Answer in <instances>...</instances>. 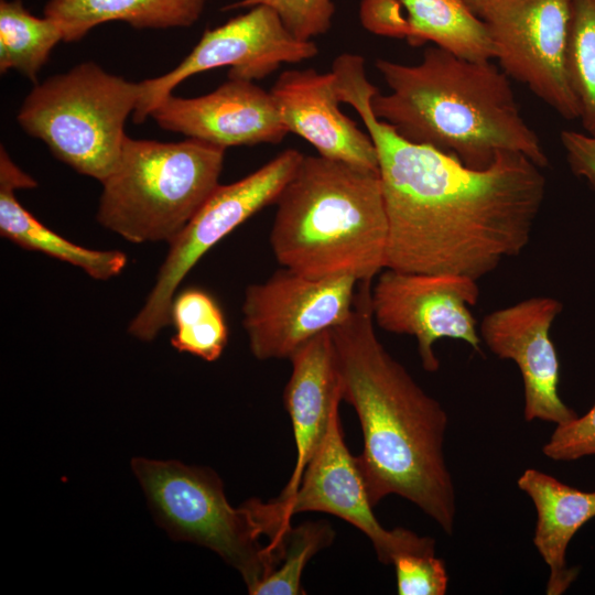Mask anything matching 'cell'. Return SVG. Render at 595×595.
<instances>
[{"instance_id": "6da1fadb", "label": "cell", "mask_w": 595, "mask_h": 595, "mask_svg": "<svg viewBox=\"0 0 595 595\" xmlns=\"http://www.w3.org/2000/svg\"><path fill=\"white\" fill-rule=\"evenodd\" d=\"M332 72L339 101L356 110L377 150L388 218L386 268L478 281L523 251L544 202L542 167L521 153L499 152L486 169H472L410 142L374 116L370 101L379 90L363 56L342 54Z\"/></svg>"}, {"instance_id": "7a4b0ae2", "label": "cell", "mask_w": 595, "mask_h": 595, "mask_svg": "<svg viewBox=\"0 0 595 595\" xmlns=\"http://www.w3.org/2000/svg\"><path fill=\"white\" fill-rule=\"evenodd\" d=\"M370 290L371 281L359 282L351 314L331 329L343 400L363 430L356 462L372 506L398 495L451 536L456 493L444 455L448 416L379 340Z\"/></svg>"}, {"instance_id": "3957f363", "label": "cell", "mask_w": 595, "mask_h": 595, "mask_svg": "<svg viewBox=\"0 0 595 595\" xmlns=\"http://www.w3.org/2000/svg\"><path fill=\"white\" fill-rule=\"evenodd\" d=\"M389 87L371 98L374 116L403 139L486 169L499 152L521 153L540 167L548 158L520 113L509 77L490 60H468L428 47L414 65L378 58Z\"/></svg>"}, {"instance_id": "277c9868", "label": "cell", "mask_w": 595, "mask_h": 595, "mask_svg": "<svg viewBox=\"0 0 595 595\" xmlns=\"http://www.w3.org/2000/svg\"><path fill=\"white\" fill-rule=\"evenodd\" d=\"M275 205L270 246L281 267L359 282L386 268L388 218L379 172L303 155Z\"/></svg>"}, {"instance_id": "5b68a950", "label": "cell", "mask_w": 595, "mask_h": 595, "mask_svg": "<svg viewBox=\"0 0 595 595\" xmlns=\"http://www.w3.org/2000/svg\"><path fill=\"white\" fill-rule=\"evenodd\" d=\"M225 150L194 138L159 142L127 136L101 182L97 220L134 244H170L219 185Z\"/></svg>"}, {"instance_id": "8992f818", "label": "cell", "mask_w": 595, "mask_h": 595, "mask_svg": "<svg viewBox=\"0 0 595 595\" xmlns=\"http://www.w3.org/2000/svg\"><path fill=\"white\" fill-rule=\"evenodd\" d=\"M140 95V83L87 62L36 84L17 119L58 160L101 183L119 160L125 122Z\"/></svg>"}, {"instance_id": "52a82bcc", "label": "cell", "mask_w": 595, "mask_h": 595, "mask_svg": "<svg viewBox=\"0 0 595 595\" xmlns=\"http://www.w3.org/2000/svg\"><path fill=\"white\" fill-rule=\"evenodd\" d=\"M131 468L149 506L171 538L216 552L242 576L250 593L279 564L248 509L234 508L218 475L177 461L136 457Z\"/></svg>"}, {"instance_id": "ba28073f", "label": "cell", "mask_w": 595, "mask_h": 595, "mask_svg": "<svg viewBox=\"0 0 595 595\" xmlns=\"http://www.w3.org/2000/svg\"><path fill=\"white\" fill-rule=\"evenodd\" d=\"M242 505L270 542L282 539L294 515L321 511L337 516L364 532L378 560L386 565L403 553H435L433 538L420 537L403 528L388 530L374 515L356 457L344 441L339 409L334 411L321 444L291 496L268 502L250 499Z\"/></svg>"}, {"instance_id": "9c48e42d", "label": "cell", "mask_w": 595, "mask_h": 595, "mask_svg": "<svg viewBox=\"0 0 595 595\" xmlns=\"http://www.w3.org/2000/svg\"><path fill=\"white\" fill-rule=\"evenodd\" d=\"M303 153L295 149L280 152L244 178L218 185L184 229L169 244L170 250L145 304L131 321L128 332L152 340L171 324L174 293L197 261L224 237L268 205L275 204L281 191L298 169Z\"/></svg>"}, {"instance_id": "30bf717a", "label": "cell", "mask_w": 595, "mask_h": 595, "mask_svg": "<svg viewBox=\"0 0 595 595\" xmlns=\"http://www.w3.org/2000/svg\"><path fill=\"white\" fill-rule=\"evenodd\" d=\"M479 18L506 75L563 118L578 119L569 72L571 0H495Z\"/></svg>"}, {"instance_id": "8fae6325", "label": "cell", "mask_w": 595, "mask_h": 595, "mask_svg": "<svg viewBox=\"0 0 595 595\" xmlns=\"http://www.w3.org/2000/svg\"><path fill=\"white\" fill-rule=\"evenodd\" d=\"M358 283L353 275L315 279L282 267L249 285L242 325L252 355L259 360L290 359L313 337L349 317Z\"/></svg>"}, {"instance_id": "7c38bea8", "label": "cell", "mask_w": 595, "mask_h": 595, "mask_svg": "<svg viewBox=\"0 0 595 595\" xmlns=\"http://www.w3.org/2000/svg\"><path fill=\"white\" fill-rule=\"evenodd\" d=\"M317 54L316 43L293 35L271 8L252 7L223 25L206 30L174 69L140 82L141 95L133 121H144L178 84L197 73L230 66L228 79L253 82L272 74L284 63H299Z\"/></svg>"}, {"instance_id": "4fadbf2b", "label": "cell", "mask_w": 595, "mask_h": 595, "mask_svg": "<svg viewBox=\"0 0 595 595\" xmlns=\"http://www.w3.org/2000/svg\"><path fill=\"white\" fill-rule=\"evenodd\" d=\"M479 298L477 281L447 273H411L383 269L370 290L374 322L381 329L414 336L422 367L440 368L434 344L459 339L476 351L482 338L470 306Z\"/></svg>"}, {"instance_id": "5bb4252c", "label": "cell", "mask_w": 595, "mask_h": 595, "mask_svg": "<svg viewBox=\"0 0 595 595\" xmlns=\"http://www.w3.org/2000/svg\"><path fill=\"white\" fill-rule=\"evenodd\" d=\"M560 301L533 296L488 313L479 325L482 342L500 359L512 360L523 381L526 421L562 424L577 416L560 398L559 359L550 328L562 312Z\"/></svg>"}, {"instance_id": "9a60e30c", "label": "cell", "mask_w": 595, "mask_h": 595, "mask_svg": "<svg viewBox=\"0 0 595 595\" xmlns=\"http://www.w3.org/2000/svg\"><path fill=\"white\" fill-rule=\"evenodd\" d=\"M150 116L164 130L228 148L279 143L288 132L270 91L249 80L229 79L214 91L163 98Z\"/></svg>"}, {"instance_id": "2e32d148", "label": "cell", "mask_w": 595, "mask_h": 595, "mask_svg": "<svg viewBox=\"0 0 595 595\" xmlns=\"http://www.w3.org/2000/svg\"><path fill=\"white\" fill-rule=\"evenodd\" d=\"M270 93L288 132L311 143L318 155L369 171H378V154L369 133L345 116L333 72L289 69Z\"/></svg>"}, {"instance_id": "e0dca14e", "label": "cell", "mask_w": 595, "mask_h": 595, "mask_svg": "<svg viewBox=\"0 0 595 595\" xmlns=\"http://www.w3.org/2000/svg\"><path fill=\"white\" fill-rule=\"evenodd\" d=\"M292 374L284 390L291 418L296 463L279 497L291 496L304 469L321 444L331 418L343 400L342 378L331 331L301 346L289 359Z\"/></svg>"}, {"instance_id": "ac0fdd59", "label": "cell", "mask_w": 595, "mask_h": 595, "mask_svg": "<svg viewBox=\"0 0 595 595\" xmlns=\"http://www.w3.org/2000/svg\"><path fill=\"white\" fill-rule=\"evenodd\" d=\"M537 513L533 544L549 567L548 595H561L578 575L569 567L566 550L575 533L595 517V491H584L536 468L518 478Z\"/></svg>"}, {"instance_id": "d6986e66", "label": "cell", "mask_w": 595, "mask_h": 595, "mask_svg": "<svg viewBox=\"0 0 595 595\" xmlns=\"http://www.w3.org/2000/svg\"><path fill=\"white\" fill-rule=\"evenodd\" d=\"M37 184L20 170L3 147L0 149V232L18 246L41 251L83 269L91 278L108 280L127 264L123 252L91 250L68 241L41 224L17 199L15 190Z\"/></svg>"}, {"instance_id": "ffe728a7", "label": "cell", "mask_w": 595, "mask_h": 595, "mask_svg": "<svg viewBox=\"0 0 595 595\" xmlns=\"http://www.w3.org/2000/svg\"><path fill=\"white\" fill-rule=\"evenodd\" d=\"M206 0H48L44 17L62 29L64 42L83 39L98 24L123 21L137 29L186 28Z\"/></svg>"}, {"instance_id": "44dd1931", "label": "cell", "mask_w": 595, "mask_h": 595, "mask_svg": "<svg viewBox=\"0 0 595 595\" xmlns=\"http://www.w3.org/2000/svg\"><path fill=\"white\" fill-rule=\"evenodd\" d=\"M407 14L409 44L426 42L468 60L495 58L484 21L465 0H399Z\"/></svg>"}, {"instance_id": "7402d4cb", "label": "cell", "mask_w": 595, "mask_h": 595, "mask_svg": "<svg viewBox=\"0 0 595 595\" xmlns=\"http://www.w3.org/2000/svg\"><path fill=\"white\" fill-rule=\"evenodd\" d=\"M61 26L30 13L21 0H0V72L15 69L35 82L53 47L63 41Z\"/></svg>"}, {"instance_id": "603a6c76", "label": "cell", "mask_w": 595, "mask_h": 595, "mask_svg": "<svg viewBox=\"0 0 595 595\" xmlns=\"http://www.w3.org/2000/svg\"><path fill=\"white\" fill-rule=\"evenodd\" d=\"M171 323L175 326L171 344L178 351L214 361L227 345L228 328L224 314L215 299L204 290L187 289L175 298Z\"/></svg>"}, {"instance_id": "cb8c5ba5", "label": "cell", "mask_w": 595, "mask_h": 595, "mask_svg": "<svg viewBox=\"0 0 595 595\" xmlns=\"http://www.w3.org/2000/svg\"><path fill=\"white\" fill-rule=\"evenodd\" d=\"M569 72L587 134L595 136V0H571Z\"/></svg>"}, {"instance_id": "d4e9b609", "label": "cell", "mask_w": 595, "mask_h": 595, "mask_svg": "<svg viewBox=\"0 0 595 595\" xmlns=\"http://www.w3.org/2000/svg\"><path fill=\"white\" fill-rule=\"evenodd\" d=\"M334 537L333 528L324 521H307L298 527L291 526L283 534L279 564L249 594H304L301 576L306 563L320 550L331 545Z\"/></svg>"}, {"instance_id": "484cf974", "label": "cell", "mask_w": 595, "mask_h": 595, "mask_svg": "<svg viewBox=\"0 0 595 595\" xmlns=\"http://www.w3.org/2000/svg\"><path fill=\"white\" fill-rule=\"evenodd\" d=\"M335 0H237L223 8L236 10L267 6L280 17L286 29L296 37L313 41L332 26Z\"/></svg>"}, {"instance_id": "4316f807", "label": "cell", "mask_w": 595, "mask_h": 595, "mask_svg": "<svg viewBox=\"0 0 595 595\" xmlns=\"http://www.w3.org/2000/svg\"><path fill=\"white\" fill-rule=\"evenodd\" d=\"M397 592L399 595H444L448 574L435 553H403L394 558Z\"/></svg>"}, {"instance_id": "83f0119b", "label": "cell", "mask_w": 595, "mask_h": 595, "mask_svg": "<svg viewBox=\"0 0 595 595\" xmlns=\"http://www.w3.org/2000/svg\"><path fill=\"white\" fill-rule=\"evenodd\" d=\"M542 453L564 462L595 455V404L584 415L558 424Z\"/></svg>"}, {"instance_id": "f1b7e54d", "label": "cell", "mask_w": 595, "mask_h": 595, "mask_svg": "<svg viewBox=\"0 0 595 595\" xmlns=\"http://www.w3.org/2000/svg\"><path fill=\"white\" fill-rule=\"evenodd\" d=\"M359 19L371 33L408 40L410 25L399 0H361Z\"/></svg>"}, {"instance_id": "f546056e", "label": "cell", "mask_w": 595, "mask_h": 595, "mask_svg": "<svg viewBox=\"0 0 595 595\" xmlns=\"http://www.w3.org/2000/svg\"><path fill=\"white\" fill-rule=\"evenodd\" d=\"M560 139L572 172L595 190V136L563 130Z\"/></svg>"}, {"instance_id": "4dcf8cb0", "label": "cell", "mask_w": 595, "mask_h": 595, "mask_svg": "<svg viewBox=\"0 0 595 595\" xmlns=\"http://www.w3.org/2000/svg\"><path fill=\"white\" fill-rule=\"evenodd\" d=\"M472 11L479 17L483 10L495 0H465Z\"/></svg>"}]
</instances>
